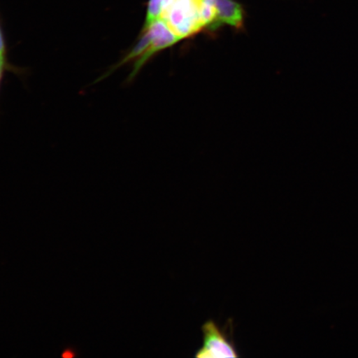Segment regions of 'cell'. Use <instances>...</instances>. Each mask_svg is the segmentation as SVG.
<instances>
[{"mask_svg": "<svg viewBox=\"0 0 358 358\" xmlns=\"http://www.w3.org/2000/svg\"><path fill=\"white\" fill-rule=\"evenodd\" d=\"M8 70H13V66L8 64V57L0 55V89L4 77V73Z\"/></svg>", "mask_w": 358, "mask_h": 358, "instance_id": "5", "label": "cell"}, {"mask_svg": "<svg viewBox=\"0 0 358 358\" xmlns=\"http://www.w3.org/2000/svg\"><path fill=\"white\" fill-rule=\"evenodd\" d=\"M217 19L215 29L223 24L234 27L236 29L243 28L245 12L243 6L235 0H215Z\"/></svg>", "mask_w": 358, "mask_h": 358, "instance_id": "3", "label": "cell"}, {"mask_svg": "<svg viewBox=\"0 0 358 358\" xmlns=\"http://www.w3.org/2000/svg\"><path fill=\"white\" fill-rule=\"evenodd\" d=\"M73 357V353H71L70 352H66L64 355V357H66V358H70V357Z\"/></svg>", "mask_w": 358, "mask_h": 358, "instance_id": "6", "label": "cell"}, {"mask_svg": "<svg viewBox=\"0 0 358 358\" xmlns=\"http://www.w3.org/2000/svg\"><path fill=\"white\" fill-rule=\"evenodd\" d=\"M203 345L196 352L200 358L238 357L240 355L234 339V320L220 327L209 320L201 326Z\"/></svg>", "mask_w": 358, "mask_h": 358, "instance_id": "2", "label": "cell"}, {"mask_svg": "<svg viewBox=\"0 0 358 358\" xmlns=\"http://www.w3.org/2000/svg\"><path fill=\"white\" fill-rule=\"evenodd\" d=\"M199 1H200V0H199Z\"/></svg>", "mask_w": 358, "mask_h": 358, "instance_id": "7", "label": "cell"}, {"mask_svg": "<svg viewBox=\"0 0 358 358\" xmlns=\"http://www.w3.org/2000/svg\"><path fill=\"white\" fill-rule=\"evenodd\" d=\"M199 0H173L161 13L162 19L180 40L199 34L204 29Z\"/></svg>", "mask_w": 358, "mask_h": 358, "instance_id": "1", "label": "cell"}, {"mask_svg": "<svg viewBox=\"0 0 358 358\" xmlns=\"http://www.w3.org/2000/svg\"><path fill=\"white\" fill-rule=\"evenodd\" d=\"M172 1L173 0H150L144 26L149 25L152 22L159 19L164 8L168 7Z\"/></svg>", "mask_w": 358, "mask_h": 358, "instance_id": "4", "label": "cell"}]
</instances>
